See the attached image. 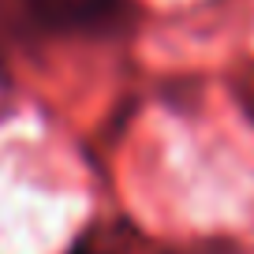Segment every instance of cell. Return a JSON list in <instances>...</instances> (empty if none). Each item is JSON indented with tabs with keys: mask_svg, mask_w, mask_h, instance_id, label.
I'll list each match as a JSON object with an SVG mask.
<instances>
[{
	"mask_svg": "<svg viewBox=\"0 0 254 254\" xmlns=\"http://www.w3.org/2000/svg\"><path fill=\"white\" fill-rule=\"evenodd\" d=\"M71 254H109V243H101L97 232H90V236H82L79 243L71 247Z\"/></svg>",
	"mask_w": 254,
	"mask_h": 254,
	"instance_id": "cell-2",
	"label": "cell"
},
{
	"mask_svg": "<svg viewBox=\"0 0 254 254\" xmlns=\"http://www.w3.org/2000/svg\"><path fill=\"white\" fill-rule=\"evenodd\" d=\"M19 19L41 34L116 38L138 23L135 0H19Z\"/></svg>",
	"mask_w": 254,
	"mask_h": 254,
	"instance_id": "cell-1",
	"label": "cell"
}]
</instances>
